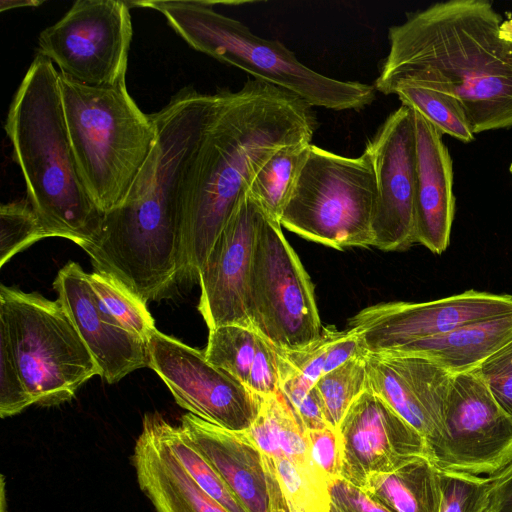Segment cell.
<instances>
[{"label": "cell", "instance_id": "cell-28", "mask_svg": "<svg viewBox=\"0 0 512 512\" xmlns=\"http://www.w3.org/2000/svg\"><path fill=\"white\" fill-rule=\"evenodd\" d=\"M155 419L165 443L194 482L229 512H246L182 427L170 424L158 413Z\"/></svg>", "mask_w": 512, "mask_h": 512}, {"label": "cell", "instance_id": "cell-36", "mask_svg": "<svg viewBox=\"0 0 512 512\" xmlns=\"http://www.w3.org/2000/svg\"><path fill=\"white\" fill-rule=\"evenodd\" d=\"M474 371L500 408L512 418V339Z\"/></svg>", "mask_w": 512, "mask_h": 512}, {"label": "cell", "instance_id": "cell-2", "mask_svg": "<svg viewBox=\"0 0 512 512\" xmlns=\"http://www.w3.org/2000/svg\"><path fill=\"white\" fill-rule=\"evenodd\" d=\"M375 90L411 83L453 99L473 134L512 128V15L488 0H449L391 26Z\"/></svg>", "mask_w": 512, "mask_h": 512}, {"label": "cell", "instance_id": "cell-33", "mask_svg": "<svg viewBox=\"0 0 512 512\" xmlns=\"http://www.w3.org/2000/svg\"><path fill=\"white\" fill-rule=\"evenodd\" d=\"M48 237L30 202L13 201L0 206V266L38 240Z\"/></svg>", "mask_w": 512, "mask_h": 512}, {"label": "cell", "instance_id": "cell-32", "mask_svg": "<svg viewBox=\"0 0 512 512\" xmlns=\"http://www.w3.org/2000/svg\"><path fill=\"white\" fill-rule=\"evenodd\" d=\"M328 426L337 430L343 416L367 388L365 356L353 358L321 376L315 383Z\"/></svg>", "mask_w": 512, "mask_h": 512}, {"label": "cell", "instance_id": "cell-11", "mask_svg": "<svg viewBox=\"0 0 512 512\" xmlns=\"http://www.w3.org/2000/svg\"><path fill=\"white\" fill-rule=\"evenodd\" d=\"M431 461L441 471L481 477L512 462V418L474 371L452 375L443 431Z\"/></svg>", "mask_w": 512, "mask_h": 512}, {"label": "cell", "instance_id": "cell-14", "mask_svg": "<svg viewBox=\"0 0 512 512\" xmlns=\"http://www.w3.org/2000/svg\"><path fill=\"white\" fill-rule=\"evenodd\" d=\"M376 178L373 246L405 251L415 244V129L413 110L401 105L367 142Z\"/></svg>", "mask_w": 512, "mask_h": 512}, {"label": "cell", "instance_id": "cell-1", "mask_svg": "<svg viewBox=\"0 0 512 512\" xmlns=\"http://www.w3.org/2000/svg\"><path fill=\"white\" fill-rule=\"evenodd\" d=\"M312 107L256 79L218 102L180 184L178 279L198 280L216 239L247 196L262 165L280 148L311 143Z\"/></svg>", "mask_w": 512, "mask_h": 512}, {"label": "cell", "instance_id": "cell-13", "mask_svg": "<svg viewBox=\"0 0 512 512\" xmlns=\"http://www.w3.org/2000/svg\"><path fill=\"white\" fill-rule=\"evenodd\" d=\"M512 313V295L467 290L427 302H385L348 320L371 353H398L462 325Z\"/></svg>", "mask_w": 512, "mask_h": 512}, {"label": "cell", "instance_id": "cell-29", "mask_svg": "<svg viewBox=\"0 0 512 512\" xmlns=\"http://www.w3.org/2000/svg\"><path fill=\"white\" fill-rule=\"evenodd\" d=\"M263 456L285 500L296 512H331L329 482L315 468Z\"/></svg>", "mask_w": 512, "mask_h": 512}, {"label": "cell", "instance_id": "cell-37", "mask_svg": "<svg viewBox=\"0 0 512 512\" xmlns=\"http://www.w3.org/2000/svg\"><path fill=\"white\" fill-rule=\"evenodd\" d=\"M32 404L8 341L0 333V416H13Z\"/></svg>", "mask_w": 512, "mask_h": 512}, {"label": "cell", "instance_id": "cell-10", "mask_svg": "<svg viewBox=\"0 0 512 512\" xmlns=\"http://www.w3.org/2000/svg\"><path fill=\"white\" fill-rule=\"evenodd\" d=\"M131 39L128 2L78 0L40 33L38 54L74 82L111 86L126 79Z\"/></svg>", "mask_w": 512, "mask_h": 512}, {"label": "cell", "instance_id": "cell-38", "mask_svg": "<svg viewBox=\"0 0 512 512\" xmlns=\"http://www.w3.org/2000/svg\"><path fill=\"white\" fill-rule=\"evenodd\" d=\"M309 455L320 474L330 483L340 477L341 448L338 431L330 426L306 431Z\"/></svg>", "mask_w": 512, "mask_h": 512}, {"label": "cell", "instance_id": "cell-30", "mask_svg": "<svg viewBox=\"0 0 512 512\" xmlns=\"http://www.w3.org/2000/svg\"><path fill=\"white\" fill-rule=\"evenodd\" d=\"M391 94L397 95L402 105L417 111L442 135L464 143L474 140L462 109L446 95L405 82L396 84Z\"/></svg>", "mask_w": 512, "mask_h": 512}, {"label": "cell", "instance_id": "cell-4", "mask_svg": "<svg viewBox=\"0 0 512 512\" xmlns=\"http://www.w3.org/2000/svg\"><path fill=\"white\" fill-rule=\"evenodd\" d=\"M54 64L37 54L16 91L5 123L27 200L48 237L80 247L96 235L102 213L79 170L68 133Z\"/></svg>", "mask_w": 512, "mask_h": 512}, {"label": "cell", "instance_id": "cell-18", "mask_svg": "<svg viewBox=\"0 0 512 512\" xmlns=\"http://www.w3.org/2000/svg\"><path fill=\"white\" fill-rule=\"evenodd\" d=\"M53 287L109 384L149 365L147 342L121 326L94 293L88 274L76 262L57 273Z\"/></svg>", "mask_w": 512, "mask_h": 512}, {"label": "cell", "instance_id": "cell-40", "mask_svg": "<svg viewBox=\"0 0 512 512\" xmlns=\"http://www.w3.org/2000/svg\"><path fill=\"white\" fill-rule=\"evenodd\" d=\"M488 479L480 512H512V462Z\"/></svg>", "mask_w": 512, "mask_h": 512}, {"label": "cell", "instance_id": "cell-27", "mask_svg": "<svg viewBox=\"0 0 512 512\" xmlns=\"http://www.w3.org/2000/svg\"><path fill=\"white\" fill-rule=\"evenodd\" d=\"M311 143H297L277 150L262 165L252 180L248 196L264 214L280 223Z\"/></svg>", "mask_w": 512, "mask_h": 512}, {"label": "cell", "instance_id": "cell-31", "mask_svg": "<svg viewBox=\"0 0 512 512\" xmlns=\"http://www.w3.org/2000/svg\"><path fill=\"white\" fill-rule=\"evenodd\" d=\"M88 279L108 313L125 329L147 342L156 328L146 303L112 276L94 271L88 274Z\"/></svg>", "mask_w": 512, "mask_h": 512}, {"label": "cell", "instance_id": "cell-35", "mask_svg": "<svg viewBox=\"0 0 512 512\" xmlns=\"http://www.w3.org/2000/svg\"><path fill=\"white\" fill-rule=\"evenodd\" d=\"M488 477L439 470V512H480Z\"/></svg>", "mask_w": 512, "mask_h": 512}, {"label": "cell", "instance_id": "cell-17", "mask_svg": "<svg viewBox=\"0 0 512 512\" xmlns=\"http://www.w3.org/2000/svg\"><path fill=\"white\" fill-rule=\"evenodd\" d=\"M365 366L367 388L424 438L431 454L443 431L453 374L427 358L402 353L369 352Z\"/></svg>", "mask_w": 512, "mask_h": 512}, {"label": "cell", "instance_id": "cell-19", "mask_svg": "<svg viewBox=\"0 0 512 512\" xmlns=\"http://www.w3.org/2000/svg\"><path fill=\"white\" fill-rule=\"evenodd\" d=\"M180 426L246 512H275L285 498L264 456L245 432H234L191 413Z\"/></svg>", "mask_w": 512, "mask_h": 512}, {"label": "cell", "instance_id": "cell-25", "mask_svg": "<svg viewBox=\"0 0 512 512\" xmlns=\"http://www.w3.org/2000/svg\"><path fill=\"white\" fill-rule=\"evenodd\" d=\"M259 397L258 415L245 431L249 439L267 457L316 469L309 455L306 430L280 391Z\"/></svg>", "mask_w": 512, "mask_h": 512}, {"label": "cell", "instance_id": "cell-7", "mask_svg": "<svg viewBox=\"0 0 512 512\" xmlns=\"http://www.w3.org/2000/svg\"><path fill=\"white\" fill-rule=\"evenodd\" d=\"M0 333L8 341L22 382L34 404L71 400L100 375L90 350L57 299L0 286Z\"/></svg>", "mask_w": 512, "mask_h": 512}, {"label": "cell", "instance_id": "cell-8", "mask_svg": "<svg viewBox=\"0 0 512 512\" xmlns=\"http://www.w3.org/2000/svg\"><path fill=\"white\" fill-rule=\"evenodd\" d=\"M376 201L375 172L366 151L346 157L311 144L280 225L337 250L369 247Z\"/></svg>", "mask_w": 512, "mask_h": 512}, {"label": "cell", "instance_id": "cell-42", "mask_svg": "<svg viewBox=\"0 0 512 512\" xmlns=\"http://www.w3.org/2000/svg\"><path fill=\"white\" fill-rule=\"evenodd\" d=\"M275 512H296L286 500H284L283 504L275 510Z\"/></svg>", "mask_w": 512, "mask_h": 512}, {"label": "cell", "instance_id": "cell-41", "mask_svg": "<svg viewBox=\"0 0 512 512\" xmlns=\"http://www.w3.org/2000/svg\"><path fill=\"white\" fill-rule=\"evenodd\" d=\"M43 1L37 0H1L0 2V11H6L15 8H23V7H37L40 6Z\"/></svg>", "mask_w": 512, "mask_h": 512}, {"label": "cell", "instance_id": "cell-26", "mask_svg": "<svg viewBox=\"0 0 512 512\" xmlns=\"http://www.w3.org/2000/svg\"><path fill=\"white\" fill-rule=\"evenodd\" d=\"M275 350L304 378L315 384L326 373L347 361L364 357L369 352L359 333L353 329L338 330L329 325L322 328L320 336L312 343L298 349Z\"/></svg>", "mask_w": 512, "mask_h": 512}, {"label": "cell", "instance_id": "cell-22", "mask_svg": "<svg viewBox=\"0 0 512 512\" xmlns=\"http://www.w3.org/2000/svg\"><path fill=\"white\" fill-rule=\"evenodd\" d=\"M206 359L258 396L279 391L274 345L253 328L224 325L209 330Z\"/></svg>", "mask_w": 512, "mask_h": 512}, {"label": "cell", "instance_id": "cell-9", "mask_svg": "<svg viewBox=\"0 0 512 512\" xmlns=\"http://www.w3.org/2000/svg\"><path fill=\"white\" fill-rule=\"evenodd\" d=\"M252 328L274 346L298 349L322 332L314 285L279 222L264 214L248 281Z\"/></svg>", "mask_w": 512, "mask_h": 512}, {"label": "cell", "instance_id": "cell-21", "mask_svg": "<svg viewBox=\"0 0 512 512\" xmlns=\"http://www.w3.org/2000/svg\"><path fill=\"white\" fill-rule=\"evenodd\" d=\"M132 462L139 487L156 512H229L180 465L158 430L155 413L144 417Z\"/></svg>", "mask_w": 512, "mask_h": 512}, {"label": "cell", "instance_id": "cell-24", "mask_svg": "<svg viewBox=\"0 0 512 512\" xmlns=\"http://www.w3.org/2000/svg\"><path fill=\"white\" fill-rule=\"evenodd\" d=\"M361 489L391 512H439V469L426 457L373 475Z\"/></svg>", "mask_w": 512, "mask_h": 512}, {"label": "cell", "instance_id": "cell-12", "mask_svg": "<svg viewBox=\"0 0 512 512\" xmlns=\"http://www.w3.org/2000/svg\"><path fill=\"white\" fill-rule=\"evenodd\" d=\"M147 352L148 367L163 380L179 406L230 431L245 432L251 427L260 397L211 364L204 350L155 329L147 339Z\"/></svg>", "mask_w": 512, "mask_h": 512}, {"label": "cell", "instance_id": "cell-5", "mask_svg": "<svg viewBox=\"0 0 512 512\" xmlns=\"http://www.w3.org/2000/svg\"><path fill=\"white\" fill-rule=\"evenodd\" d=\"M160 12L194 50L235 66L254 79L287 90L308 105L334 111L360 110L375 99L373 85L321 74L283 43L259 37L242 22L214 9L213 1H133Z\"/></svg>", "mask_w": 512, "mask_h": 512}, {"label": "cell", "instance_id": "cell-23", "mask_svg": "<svg viewBox=\"0 0 512 512\" xmlns=\"http://www.w3.org/2000/svg\"><path fill=\"white\" fill-rule=\"evenodd\" d=\"M512 339V313L471 322L398 353L427 358L451 374L472 371Z\"/></svg>", "mask_w": 512, "mask_h": 512}, {"label": "cell", "instance_id": "cell-16", "mask_svg": "<svg viewBox=\"0 0 512 512\" xmlns=\"http://www.w3.org/2000/svg\"><path fill=\"white\" fill-rule=\"evenodd\" d=\"M263 218L264 212L247 194L200 269L198 310L209 330L224 325L252 328L247 306L248 281Z\"/></svg>", "mask_w": 512, "mask_h": 512}, {"label": "cell", "instance_id": "cell-6", "mask_svg": "<svg viewBox=\"0 0 512 512\" xmlns=\"http://www.w3.org/2000/svg\"><path fill=\"white\" fill-rule=\"evenodd\" d=\"M69 137L82 179L102 215L123 203L157 139L152 114L130 96L126 80L79 84L60 74Z\"/></svg>", "mask_w": 512, "mask_h": 512}, {"label": "cell", "instance_id": "cell-20", "mask_svg": "<svg viewBox=\"0 0 512 512\" xmlns=\"http://www.w3.org/2000/svg\"><path fill=\"white\" fill-rule=\"evenodd\" d=\"M413 110V109H412ZM415 129L414 239L432 253L450 242L455 215L453 165L442 134L413 110Z\"/></svg>", "mask_w": 512, "mask_h": 512}, {"label": "cell", "instance_id": "cell-15", "mask_svg": "<svg viewBox=\"0 0 512 512\" xmlns=\"http://www.w3.org/2000/svg\"><path fill=\"white\" fill-rule=\"evenodd\" d=\"M337 431L340 477L359 488L369 477L392 472L415 458L431 460L424 438L368 388L348 408Z\"/></svg>", "mask_w": 512, "mask_h": 512}, {"label": "cell", "instance_id": "cell-43", "mask_svg": "<svg viewBox=\"0 0 512 512\" xmlns=\"http://www.w3.org/2000/svg\"><path fill=\"white\" fill-rule=\"evenodd\" d=\"M509 172H510L511 179H512V162H511L510 167H509Z\"/></svg>", "mask_w": 512, "mask_h": 512}, {"label": "cell", "instance_id": "cell-34", "mask_svg": "<svg viewBox=\"0 0 512 512\" xmlns=\"http://www.w3.org/2000/svg\"><path fill=\"white\" fill-rule=\"evenodd\" d=\"M276 353L279 391L304 429L310 431L327 427L323 403L315 384L304 378L277 351Z\"/></svg>", "mask_w": 512, "mask_h": 512}, {"label": "cell", "instance_id": "cell-3", "mask_svg": "<svg viewBox=\"0 0 512 512\" xmlns=\"http://www.w3.org/2000/svg\"><path fill=\"white\" fill-rule=\"evenodd\" d=\"M218 102V92L185 87L152 113L157 139L121 205L102 216L81 246L95 271L112 276L144 303L178 279L180 184Z\"/></svg>", "mask_w": 512, "mask_h": 512}, {"label": "cell", "instance_id": "cell-39", "mask_svg": "<svg viewBox=\"0 0 512 512\" xmlns=\"http://www.w3.org/2000/svg\"><path fill=\"white\" fill-rule=\"evenodd\" d=\"M331 512H391L363 489L341 477L329 483Z\"/></svg>", "mask_w": 512, "mask_h": 512}]
</instances>
